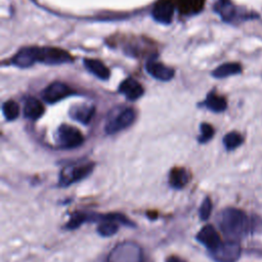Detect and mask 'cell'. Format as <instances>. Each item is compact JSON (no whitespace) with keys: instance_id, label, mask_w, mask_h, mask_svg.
<instances>
[{"instance_id":"obj_5","label":"cell","mask_w":262,"mask_h":262,"mask_svg":"<svg viewBox=\"0 0 262 262\" xmlns=\"http://www.w3.org/2000/svg\"><path fill=\"white\" fill-rule=\"evenodd\" d=\"M215 262H236L241 256L242 249L238 242H222L216 249L209 252Z\"/></svg>"},{"instance_id":"obj_16","label":"cell","mask_w":262,"mask_h":262,"mask_svg":"<svg viewBox=\"0 0 262 262\" xmlns=\"http://www.w3.org/2000/svg\"><path fill=\"white\" fill-rule=\"evenodd\" d=\"M44 113L42 103L35 97H27L24 103V116L30 120L39 119Z\"/></svg>"},{"instance_id":"obj_7","label":"cell","mask_w":262,"mask_h":262,"mask_svg":"<svg viewBox=\"0 0 262 262\" xmlns=\"http://www.w3.org/2000/svg\"><path fill=\"white\" fill-rule=\"evenodd\" d=\"M73 57L69 52L55 47H39L38 61L47 64H60L71 62Z\"/></svg>"},{"instance_id":"obj_17","label":"cell","mask_w":262,"mask_h":262,"mask_svg":"<svg viewBox=\"0 0 262 262\" xmlns=\"http://www.w3.org/2000/svg\"><path fill=\"white\" fill-rule=\"evenodd\" d=\"M84 64L87 68V70L89 72H91L94 76H96L97 78L102 79V80L108 79L110 70L100 60L92 59V58H85L84 59Z\"/></svg>"},{"instance_id":"obj_13","label":"cell","mask_w":262,"mask_h":262,"mask_svg":"<svg viewBox=\"0 0 262 262\" xmlns=\"http://www.w3.org/2000/svg\"><path fill=\"white\" fill-rule=\"evenodd\" d=\"M119 91L129 100L138 99L143 94L141 84L133 78H127L124 80L119 86Z\"/></svg>"},{"instance_id":"obj_23","label":"cell","mask_w":262,"mask_h":262,"mask_svg":"<svg viewBox=\"0 0 262 262\" xmlns=\"http://www.w3.org/2000/svg\"><path fill=\"white\" fill-rule=\"evenodd\" d=\"M212 209H213V203L209 196H206L203 200L200 210H199V216H200L201 220H203V221L208 220L212 213Z\"/></svg>"},{"instance_id":"obj_12","label":"cell","mask_w":262,"mask_h":262,"mask_svg":"<svg viewBox=\"0 0 262 262\" xmlns=\"http://www.w3.org/2000/svg\"><path fill=\"white\" fill-rule=\"evenodd\" d=\"M146 72L155 79L161 81H169L174 76V70L156 60H149L146 63Z\"/></svg>"},{"instance_id":"obj_24","label":"cell","mask_w":262,"mask_h":262,"mask_svg":"<svg viewBox=\"0 0 262 262\" xmlns=\"http://www.w3.org/2000/svg\"><path fill=\"white\" fill-rule=\"evenodd\" d=\"M214 134V129L210 124L207 123H203L201 125V135L199 137V141L201 143H205L207 141H209Z\"/></svg>"},{"instance_id":"obj_18","label":"cell","mask_w":262,"mask_h":262,"mask_svg":"<svg viewBox=\"0 0 262 262\" xmlns=\"http://www.w3.org/2000/svg\"><path fill=\"white\" fill-rule=\"evenodd\" d=\"M242 72V67L239 63L236 62H227V63H223L219 67H217L212 75L215 78L221 79V78H225L228 76H232V75H236L239 74Z\"/></svg>"},{"instance_id":"obj_4","label":"cell","mask_w":262,"mask_h":262,"mask_svg":"<svg viewBox=\"0 0 262 262\" xmlns=\"http://www.w3.org/2000/svg\"><path fill=\"white\" fill-rule=\"evenodd\" d=\"M94 168V163H79L75 165H71L61 170L59 174V186H70L73 183L83 180L88 175L91 174Z\"/></svg>"},{"instance_id":"obj_25","label":"cell","mask_w":262,"mask_h":262,"mask_svg":"<svg viewBox=\"0 0 262 262\" xmlns=\"http://www.w3.org/2000/svg\"><path fill=\"white\" fill-rule=\"evenodd\" d=\"M166 262H186V261L176 255H171L166 259Z\"/></svg>"},{"instance_id":"obj_10","label":"cell","mask_w":262,"mask_h":262,"mask_svg":"<svg viewBox=\"0 0 262 262\" xmlns=\"http://www.w3.org/2000/svg\"><path fill=\"white\" fill-rule=\"evenodd\" d=\"M39 47L29 46L24 47L12 57L11 62L18 68H29L38 61Z\"/></svg>"},{"instance_id":"obj_22","label":"cell","mask_w":262,"mask_h":262,"mask_svg":"<svg viewBox=\"0 0 262 262\" xmlns=\"http://www.w3.org/2000/svg\"><path fill=\"white\" fill-rule=\"evenodd\" d=\"M243 143V136L237 132H229L223 138V144L227 150H232Z\"/></svg>"},{"instance_id":"obj_1","label":"cell","mask_w":262,"mask_h":262,"mask_svg":"<svg viewBox=\"0 0 262 262\" xmlns=\"http://www.w3.org/2000/svg\"><path fill=\"white\" fill-rule=\"evenodd\" d=\"M217 223L228 241L238 242L244 238L250 229V219L241 209L228 207L220 211Z\"/></svg>"},{"instance_id":"obj_6","label":"cell","mask_w":262,"mask_h":262,"mask_svg":"<svg viewBox=\"0 0 262 262\" xmlns=\"http://www.w3.org/2000/svg\"><path fill=\"white\" fill-rule=\"evenodd\" d=\"M57 143L62 148H74L84 141L83 134L79 129L70 125H61L56 132Z\"/></svg>"},{"instance_id":"obj_11","label":"cell","mask_w":262,"mask_h":262,"mask_svg":"<svg viewBox=\"0 0 262 262\" xmlns=\"http://www.w3.org/2000/svg\"><path fill=\"white\" fill-rule=\"evenodd\" d=\"M174 7L173 4L168 0L159 1L152 8V17L162 24H170L173 17Z\"/></svg>"},{"instance_id":"obj_2","label":"cell","mask_w":262,"mask_h":262,"mask_svg":"<svg viewBox=\"0 0 262 262\" xmlns=\"http://www.w3.org/2000/svg\"><path fill=\"white\" fill-rule=\"evenodd\" d=\"M142 248L134 242L125 241L117 244L107 254L105 262H143Z\"/></svg>"},{"instance_id":"obj_21","label":"cell","mask_w":262,"mask_h":262,"mask_svg":"<svg viewBox=\"0 0 262 262\" xmlns=\"http://www.w3.org/2000/svg\"><path fill=\"white\" fill-rule=\"evenodd\" d=\"M2 113L7 121H12L19 114L18 104L14 100H6L2 105Z\"/></svg>"},{"instance_id":"obj_19","label":"cell","mask_w":262,"mask_h":262,"mask_svg":"<svg viewBox=\"0 0 262 262\" xmlns=\"http://www.w3.org/2000/svg\"><path fill=\"white\" fill-rule=\"evenodd\" d=\"M205 105L213 111V112H222L226 108V100L224 97L217 95L216 93H209L206 100H205Z\"/></svg>"},{"instance_id":"obj_3","label":"cell","mask_w":262,"mask_h":262,"mask_svg":"<svg viewBox=\"0 0 262 262\" xmlns=\"http://www.w3.org/2000/svg\"><path fill=\"white\" fill-rule=\"evenodd\" d=\"M135 119V112L131 107L113 110L108 115L104 130L107 134L117 133L130 126Z\"/></svg>"},{"instance_id":"obj_15","label":"cell","mask_w":262,"mask_h":262,"mask_svg":"<svg viewBox=\"0 0 262 262\" xmlns=\"http://www.w3.org/2000/svg\"><path fill=\"white\" fill-rule=\"evenodd\" d=\"M94 112H95V107L91 104H78L71 107L70 116L74 120L82 124H88L91 118L93 117Z\"/></svg>"},{"instance_id":"obj_14","label":"cell","mask_w":262,"mask_h":262,"mask_svg":"<svg viewBox=\"0 0 262 262\" xmlns=\"http://www.w3.org/2000/svg\"><path fill=\"white\" fill-rule=\"evenodd\" d=\"M190 176L188 171L182 167H175L170 170L168 181L171 187L175 189L183 188L189 182Z\"/></svg>"},{"instance_id":"obj_20","label":"cell","mask_w":262,"mask_h":262,"mask_svg":"<svg viewBox=\"0 0 262 262\" xmlns=\"http://www.w3.org/2000/svg\"><path fill=\"white\" fill-rule=\"evenodd\" d=\"M205 0H179V10L184 14L195 13L204 6Z\"/></svg>"},{"instance_id":"obj_8","label":"cell","mask_w":262,"mask_h":262,"mask_svg":"<svg viewBox=\"0 0 262 262\" xmlns=\"http://www.w3.org/2000/svg\"><path fill=\"white\" fill-rule=\"evenodd\" d=\"M195 239L204 247H206L209 252L216 249L223 242L216 228L211 224L203 226L201 230L196 233Z\"/></svg>"},{"instance_id":"obj_9","label":"cell","mask_w":262,"mask_h":262,"mask_svg":"<svg viewBox=\"0 0 262 262\" xmlns=\"http://www.w3.org/2000/svg\"><path fill=\"white\" fill-rule=\"evenodd\" d=\"M71 93L68 85L61 82H53L49 84L42 92L43 99L48 103H54L67 97Z\"/></svg>"}]
</instances>
